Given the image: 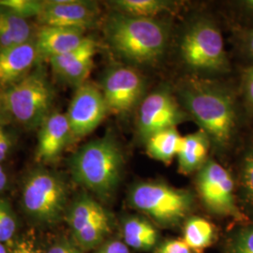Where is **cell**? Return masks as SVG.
<instances>
[{
    "instance_id": "obj_1",
    "label": "cell",
    "mask_w": 253,
    "mask_h": 253,
    "mask_svg": "<svg viewBox=\"0 0 253 253\" xmlns=\"http://www.w3.org/2000/svg\"><path fill=\"white\" fill-rule=\"evenodd\" d=\"M177 93L183 108L210 141L217 147H225L236 126L235 104L230 94L217 84L198 77L182 80Z\"/></svg>"
},
{
    "instance_id": "obj_2",
    "label": "cell",
    "mask_w": 253,
    "mask_h": 253,
    "mask_svg": "<svg viewBox=\"0 0 253 253\" xmlns=\"http://www.w3.org/2000/svg\"><path fill=\"white\" fill-rule=\"evenodd\" d=\"M105 35L114 51L138 65L156 62L165 52L168 29L161 21L116 11L107 19Z\"/></svg>"
},
{
    "instance_id": "obj_3",
    "label": "cell",
    "mask_w": 253,
    "mask_h": 253,
    "mask_svg": "<svg viewBox=\"0 0 253 253\" xmlns=\"http://www.w3.org/2000/svg\"><path fill=\"white\" fill-rule=\"evenodd\" d=\"M69 164L74 180L100 199H108L118 188L124 159L115 138L105 135L83 145Z\"/></svg>"
},
{
    "instance_id": "obj_4",
    "label": "cell",
    "mask_w": 253,
    "mask_h": 253,
    "mask_svg": "<svg viewBox=\"0 0 253 253\" xmlns=\"http://www.w3.org/2000/svg\"><path fill=\"white\" fill-rule=\"evenodd\" d=\"M68 190L63 178L52 170L37 167L27 173L21 190V205L35 226L56 225L67 212Z\"/></svg>"
},
{
    "instance_id": "obj_5",
    "label": "cell",
    "mask_w": 253,
    "mask_h": 253,
    "mask_svg": "<svg viewBox=\"0 0 253 253\" xmlns=\"http://www.w3.org/2000/svg\"><path fill=\"white\" fill-rule=\"evenodd\" d=\"M54 86L42 67L3 90L9 118L29 130L39 128L54 112Z\"/></svg>"
},
{
    "instance_id": "obj_6",
    "label": "cell",
    "mask_w": 253,
    "mask_h": 253,
    "mask_svg": "<svg viewBox=\"0 0 253 253\" xmlns=\"http://www.w3.org/2000/svg\"><path fill=\"white\" fill-rule=\"evenodd\" d=\"M181 55L186 64L199 71L226 72L229 67L223 39L216 25L202 18L193 22L182 37Z\"/></svg>"
},
{
    "instance_id": "obj_7",
    "label": "cell",
    "mask_w": 253,
    "mask_h": 253,
    "mask_svg": "<svg viewBox=\"0 0 253 253\" xmlns=\"http://www.w3.org/2000/svg\"><path fill=\"white\" fill-rule=\"evenodd\" d=\"M133 208L163 225H173L186 217L192 206L187 190H179L160 182H144L129 194Z\"/></svg>"
},
{
    "instance_id": "obj_8",
    "label": "cell",
    "mask_w": 253,
    "mask_h": 253,
    "mask_svg": "<svg viewBox=\"0 0 253 253\" xmlns=\"http://www.w3.org/2000/svg\"><path fill=\"white\" fill-rule=\"evenodd\" d=\"M73 240L82 250L89 251L101 244L111 231V217L97 200L82 194L66 212Z\"/></svg>"
},
{
    "instance_id": "obj_9",
    "label": "cell",
    "mask_w": 253,
    "mask_h": 253,
    "mask_svg": "<svg viewBox=\"0 0 253 253\" xmlns=\"http://www.w3.org/2000/svg\"><path fill=\"white\" fill-rule=\"evenodd\" d=\"M197 187L201 199L213 213L243 219L236 205L235 183L226 169L214 160H208L200 169Z\"/></svg>"
},
{
    "instance_id": "obj_10",
    "label": "cell",
    "mask_w": 253,
    "mask_h": 253,
    "mask_svg": "<svg viewBox=\"0 0 253 253\" xmlns=\"http://www.w3.org/2000/svg\"><path fill=\"white\" fill-rule=\"evenodd\" d=\"M188 115L170 91H154L140 103L137 118L138 133L145 142L156 132L176 127L187 120Z\"/></svg>"
},
{
    "instance_id": "obj_11",
    "label": "cell",
    "mask_w": 253,
    "mask_h": 253,
    "mask_svg": "<svg viewBox=\"0 0 253 253\" xmlns=\"http://www.w3.org/2000/svg\"><path fill=\"white\" fill-rule=\"evenodd\" d=\"M101 92L109 113L123 116L130 113L142 100L145 83L142 75L131 67H116L102 78Z\"/></svg>"
},
{
    "instance_id": "obj_12",
    "label": "cell",
    "mask_w": 253,
    "mask_h": 253,
    "mask_svg": "<svg viewBox=\"0 0 253 253\" xmlns=\"http://www.w3.org/2000/svg\"><path fill=\"white\" fill-rule=\"evenodd\" d=\"M108 113V106L100 88L87 82L77 87L66 113L73 139L90 134Z\"/></svg>"
},
{
    "instance_id": "obj_13",
    "label": "cell",
    "mask_w": 253,
    "mask_h": 253,
    "mask_svg": "<svg viewBox=\"0 0 253 253\" xmlns=\"http://www.w3.org/2000/svg\"><path fill=\"white\" fill-rule=\"evenodd\" d=\"M100 9L96 3L83 0H48L38 17L42 27L85 30L98 23Z\"/></svg>"
},
{
    "instance_id": "obj_14",
    "label": "cell",
    "mask_w": 253,
    "mask_h": 253,
    "mask_svg": "<svg viewBox=\"0 0 253 253\" xmlns=\"http://www.w3.org/2000/svg\"><path fill=\"white\" fill-rule=\"evenodd\" d=\"M35 160L42 164L58 161L64 150L73 140L66 114L53 112L38 128Z\"/></svg>"
},
{
    "instance_id": "obj_15",
    "label": "cell",
    "mask_w": 253,
    "mask_h": 253,
    "mask_svg": "<svg viewBox=\"0 0 253 253\" xmlns=\"http://www.w3.org/2000/svg\"><path fill=\"white\" fill-rule=\"evenodd\" d=\"M97 42L90 37L79 48L67 54L49 59L53 73L64 83L79 87L89 76L94 57L97 53Z\"/></svg>"
},
{
    "instance_id": "obj_16",
    "label": "cell",
    "mask_w": 253,
    "mask_h": 253,
    "mask_svg": "<svg viewBox=\"0 0 253 253\" xmlns=\"http://www.w3.org/2000/svg\"><path fill=\"white\" fill-rule=\"evenodd\" d=\"M39 60L35 39L0 52V88L21 81L35 69Z\"/></svg>"
},
{
    "instance_id": "obj_17",
    "label": "cell",
    "mask_w": 253,
    "mask_h": 253,
    "mask_svg": "<svg viewBox=\"0 0 253 253\" xmlns=\"http://www.w3.org/2000/svg\"><path fill=\"white\" fill-rule=\"evenodd\" d=\"M87 38L81 30L42 26L35 35L39 60H49L72 52L83 45Z\"/></svg>"
},
{
    "instance_id": "obj_18",
    "label": "cell",
    "mask_w": 253,
    "mask_h": 253,
    "mask_svg": "<svg viewBox=\"0 0 253 253\" xmlns=\"http://www.w3.org/2000/svg\"><path fill=\"white\" fill-rule=\"evenodd\" d=\"M210 142L208 134L202 129L182 136L179 151L176 156L178 169L182 173L189 174L202 168L208 161Z\"/></svg>"
},
{
    "instance_id": "obj_19",
    "label": "cell",
    "mask_w": 253,
    "mask_h": 253,
    "mask_svg": "<svg viewBox=\"0 0 253 253\" xmlns=\"http://www.w3.org/2000/svg\"><path fill=\"white\" fill-rule=\"evenodd\" d=\"M36 32L29 20L21 18L0 8V52L35 39Z\"/></svg>"
},
{
    "instance_id": "obj_20",
    "label": "cell",
    "mask_w": 253,
    "mask_h": 253,
    "mask_svg": "<svg viewBox=\"0 0 253 253\" xmlns=\"http://www.w3.org/2000/svg\"><path fill=\"white\" fill-rule=\"evenodd\" d=\"M182 136L176 127L163 129L149 136L145 140L147 154L156 161L169 163L177 156Z\"/></svg>"
},
{
    "instance_id": "obj_21",
    "label": "cell",
    "mask_w": 253,
    "mask_h": 253,
    "mask_svg": "<svg viewBox=\"0 0 253 253\" xmlns=\"http://www.w3.org/2000/svg\"><path fill=\"white\" fill-rule=\"evenodd\" d=\"M124 243L134 250L148 251L157 243L158 233L151 223L140 217H128L123 225Z\"/></svg>"
},
{
    "instance_id": "obj_22",
    "label": "cell",
    "mask_w": 253,
    "mask_h": 253,
    "mask_svg": "<svg viewBox=\"0 0 253 253\" xmlns=\"http://www.w3.org/2000/svg\"><path fill=\"white\" fill-rule=\"evenodd\" d=\"M214 234V227L207 219L191 217L186 222L183 240L192 251H202L211 244Z\"/></svg>"
},
{
    "instance_id": "obj_23",
    "label": "cell",
    "mask_w": 253,
    "mask_h": 253,
    "mask_svg": "<svg viewBox=\"0 0 253 253\" xmlns=\"http://www.w3.org/2000/svg\"><path fill=\"white\" fill-rule=\"evenodd\" d=\"M112 3L118 12L144 18H154L170 8V3L163 0H117Z\"/></svg>"
},
{
    "instance_id": "obj_24",
    "label": "cell",
    "mask_w": 253,
    "mask_h": 253,
    "mask_svg": "<svg viewBox=\"0 0 253 253\" xmlns=\"http://www.w3.org/2000/svg\"><path fill=\"white\" fill-rule=\"evenodd\" d=\"M0 8L10 13L29 20L38 18L43 8V1L40 0H0Z\"/></svg>"
},
{
    "instance_id": "obj_25",
    "label": "cell",
    "mask_w": 253,
    "mask_h": 253,
    "mask_svg": "<svg viewBox=\"0 0 253 253\" xmlns=\"http://www.w3.org/2000/svg\"><path fill=\"white\" fill-rule=\"evenodd\" d=\"M18 229L17 217L7 200L0 198V242H9Z\"/></svg>"
},
{
    "instance_id": "obj_26",
    "label": "cell",
    "mask_w": 253,
    "mask_h": 253,
    "mask_svg": "<svg viewBox=\"0 0 253 253\" xmlns=\"http://www.w3.org/2000/svg\"><path fill=\"white\" fill-rule=\"evenodd\" d=\"M230 253H253V225L243 227L232 237Z\"/></svg>"
},
{
    "instance_id": "obj_27",
    "label": "cell",
    "mask_w": 253,
    "mask_h": 253,
    "mask_svg": "<svg viewBox=\"0 0 253 253\" xmlns=\"http://www.w3.org/2000/svg\"><path fill=\"white\" fill-rule=\"evenodd\" d=\"M10 253H45L34 233H27L19 238Z\"/></svg>"
},
{
    "instance_id": "obj_28",
    "label": "cell",
    "mask_w": 253,
    "mask_h": 253,
    "mask_svg": "<svg viewBox=\"0 0 253 253\" xmlns=\"http://www.w3.org/2000/svg\"><path fill=\"white\" fill-rule=\"evenodd\" d=\"M241 180L245 195L248 201L253 205V149L245 158Z\"/></svg>"
},
{
    "instance_id": "obj_29",
    "label": "cell",
    "mask_w": 253,
    "mask_h": 253,
    "mask_svg": "<svg viewBox=\"0 0 253 253\" xmlns=\"http://www.w3.org/2000/svg\"><path fill=\"white\" fill-rule=\"evenodd\" d=\"M45 253H82V249L66 237H58L45 249Z\"/></svg>"
},
{
    "instance_id": "obj_30",
    "label": "cell",
    "mask_w": 253,
    "mask_h": 253,
    "mask_svg": "<svg viewBox=\"0 0 253 253\" xmlns=\"http://www.w3.org/2000/svg\"><path fill=\"white\" fill-rule=\"evenodd\" d=\"M157 253H192V250L184 240H169L164 242Z\"/></svg>"
},
{
    "instance_id": "obj_31",
    "label": "cell",
    "mask_w": 253,
    "mask_h": 253,
    "mask_svg": "<svg viewBox=\"0 0 253 253\" xmlns=\"http://www.w3.org/2000/svg\"><path fill=\"white\" fill-rule=\"evenodd\" d=\"M243 91L247 107L253 113V66L249 68L245 73Z\"/></svg>"
},
{
    "instance_id": "obj_32",
    "label": "cell",
    "mask_w": 253,
    "mask_h": 253,
    "mask_svg": "<svg viewBox=\"0 0 253 253\" xmlns=\"http://www.w3.org/2000/svg\"><path fill=\"white\" fill-rule=\"evenodd\" d=\"M13 142L5 126L0 125V163H3L12 150Z\"/></svg>"
},
{
    "instance_id": "obj_33",
    "label": "cell",
    "mask_w": 253,
    "mask_h": 253,
    "mask_svg": "<svg viewBox=\"0 0 253 253\" xmlns=\"http://www.w3.org/2000/svg\"><path fill=\"white\" fill-rule=\"evenodd\" d=\"M97 253H129V251L124 242L112 240L102 245Z\"/></svg>"
},
{
    "instance_id": "obj_34",
    "label": "cell",
    "mask_w": 253,
    "mask_h": 253,
    "mask_svg": "<svg viewBox=\"0 0 253 253\" xmlns=\"http://www.w3.org/2000/svg\"><path fill=\"white\" fill-rule=\"evenodd\" d=\"M10 120L7 110L5 107L4 99H3V90L0 88V125L6 126Z\"/></svg>"
},
{
    "instance_id": "obj_35",
    "label": "cell",
    "mask_w": 253,
    "mask_h": 253,
    "mask_svg": "<svg viewBox=\"0 0 253 253\" xmlns=\"http://www.w3.org/2000/svg\"><path fill=\"white\" fill-rule=\"evenodd\" d=\"M9 183V174H8V172H6L2 163H0V194L7 190Z\"/></svg>"
},
{
    "instance_id": "obj_36",
    "label": "cell",
    "mask_w": 253,
    "mask_h": 253,
    "mask_svg": "<svg viewBox=\"0 0 253 253\" xmlns=\"http://www.w3.org/2000/svg\"><path fill=\"white\" fill-rule=\"evenodd\" d=\"M246 48L249 54L253 56V30L248 34L247 40H246Z\"/></svg>"
},
{
    "instance_id": "obj_37",
    "label": "cell",
    "mask_w": 253,
    "mask_h": 253,
    "mask_svg": "<svg viewBox=\"0 0 253 253\" xmlns=\"http://www.w3.org/2000/svg\"><path fill=\"white\" fill-rule=\"evenodd\" d=\"M0 253H9L5 244H3L1 242H0Z\"/></svg>"
},
{
    "instance_id": "obj_38",
    "label": "cell",
    "mask_w": 253,
    "mask_h": 253,
    "mask_svg": "<svg viewBox=\"0 0 253 253\" xmlns=\"http://www.w3.org/2000/svg\"><path fill=\"white\" fill-rule=\"evenodd\" d=\"M247 6H248L250 9H252L253 10V0L248 1V2H247Z\"/></svg>"
}]
</instances>
